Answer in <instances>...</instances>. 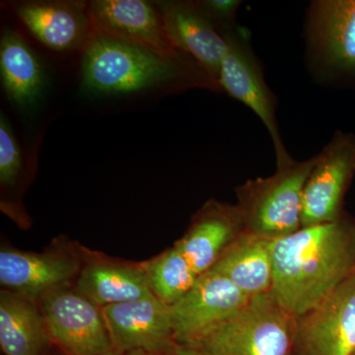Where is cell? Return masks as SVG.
I'll list each match as a JSON object with an SVG mask.
<instances>
[{
    "mask_svg": "<svg viewBox=\"0 0 355 355\" xmlns=\"http://www.w3.org/2000/svg\"><path fill=\"white\" fill-rule=\"evenodd\" d=\"M355 273V225L347 219L299 229L272 243V293L299 319Z\"/></svg>",
    "mask_w": 355,
    "mask_h": 355,
    "instance_id": "obj_1",
    "label": "cell"
},
{
    "mask_svg": "<svg viewBox=\"0 0 355 355\" xmlns=\"http://www.w3.org/2000/svg\"><path fill=\"white\" fill-rule=\"evenodd\" d=\"M172 83L217 85L205 72L189 69L183 60L98 33L84 50L83 85L92 94H127Z\"/></svg>",
    "mask_w": 355,
    "mask_h": 355,
    "instance_id": "obj_2",
    "label": "cell"
},
{
    "mask_svg": "<svg viewBox=\"0 0 355 355\" xmlns=\"http://www.w3.org/2000/svg\"><path fill=\"white\" fill-rule=\"evenodd\" d=\"M296 331L297 319L268 292L181 345L202 355H291Z\"/></svg>",
    "mask_w": 355,
    "mask_h": 355,
    "instance_id": "obj_3",
    "label": "cell"
},
{
    "mask_svg": "<svg viewBox=\"0 0 355 355\" xmlns=\"http://www.w3.org/2000/svg\"><path fill=\"white\" fill-rule=\"evenodd\" d=\"M316 162L294 161L277 166L268 178L249 180L237 189V205L245 229L265 239L275 240L301 229L303 190Z\"/></svg>",
    "mask_w": 355,
    "mask_h": 355,
    "instance_id": "obj_4",
    "label": "cell"
},
{
    "mask_svg": "<svg viewBox=\"0 0 355 355\" xmlns=\"http://www.w3.org/2000/svg\"><path fill=\"white\" fill-rule=\"evenodd\" d=\"M49 335L67 355H105L113 352L101 308L78 291L62 287L41 298Z\"/></svg>",
    "mask_w": 355,
    "mask_h": 355,
    "instance_id": "obj_5",
    "label": "cell"
},
{
    "mask_svg": "<svg viewBox=\"0 0 355 355\" xmlns=\"http://www.w3.org/2000/svg\"><path fill=\"white\" fill-rule=\"evenodd\" d=\"M354 171L355 135L338 132L316 155V162L306 181L301 228L342 217L343 197Z\"/></svg>",
    "mask_w": 355,
    "mask_h": 355,
    "instance_id": "obj_6",
    "label": "cell"
},
{
    "mask_svg": "<svg viewBox=\"0 0 355 355\" xmlns=\"http://www.w3.org/2000/svg\"><path fill=\"white\" fill-rule=\"evenodd\" d=\"M293 352L296 355H354L355 273L297 319Z\"/></svg>",
    "mask_w": 355,
    "mask_h": 355,
    "instance_id": "obj_7",
    "label": "cell"
},
{
    "mask_svg": "<svg viewBox=\"0 0 355 355\" xmlns=\"http://www.w3.org/2000/svg\"><path fill=\"white\" fill-rule=\"evenodd\" d=\"M228 50L221 62L218 85L231 97L252 110L272 137L277 155V165L292 160L287 153L277 127L272 93L266 85L258 62L249 46L240 36L227 33Z\"/></svg>",
    "mask_w": 355,
    "mask_h": 355,
    "instance_id": "obj_8",
    "label": "cell"
},
{
    "mask_svg": "<svg viewBox=\"0 0 355 355\" xmlns=\"http://www.w3.org/2000/svg\"><path fill=\"white\" fill-rule=\"evenodd\" d=\"M101 310L116 352L164 355L175 343L171 306L155 295Z\"/></svg>",
    "mask_w": 355,
    "mask_h": 355,
    "instance_id": "obj_9",
    "label": "cell"
},
{
    "mask_svg": "<svg viewBox=\"0 0 355 355\" xmlns=\"http://www.w3.org/2000/svg\"><path fill=\"white\" fill-rule=\"evenodd\" d=\"M95 32L182 60V55L166 32L158 6L144 0H97L89 2Z\"/></svg>",
    "mask_w": 355,
    "mask_h": 355,
    "instance_id": "obj_10",
    "label": "cell"
},
{
    "mask_svg": "<svg viewBox=\"0 0 355 355\" xmlns=\"http://www.w3.org/2000/svg\"><path fill=\"white\" fill-rule=\"evenodd\" d=\"M252 298L220 273H202L193 288L171 306L175 343L187 342L225 321Z\"/></svg>",
    "mask_w": 355,
    "mask_h": 355,
    "instance_id": "obj_11",
    "label": "cell"
},
{
    "mask_svg": "<svg viewBox=\"0 0 355 355\" xmlns=\"http://www.w3.org/2000/svg\"><path fill=\"white\" fill-rule=\"evenodd\" d=\"M157 6L166 32L177 50L195 60L218 85L221 62L228 50L225 36L216 31L200 3L167 1Z\"/></svg>",
    "mask_w": 355,
    "mask_h": 355,
    "instance_id": "obj_12",
    "label": "cell"
},
{
    "mask_svg": "<svg viewBox=\"0 0 355 355\" xmlns=\"http://www.w3.org/2000/svg\"><path fill=\"white\" fill-rule=\"evenodd\" d=\"M16 13L27 29L53 50H85L96 34L88 3L84 2H21Z\"/></svg>",
    "mask_w": 355,
    "mask_h": 355,
    "instance_id": "obj_13",
    "label": "cell"
},
{
    "mask_svg": "<svg viewBox=\"0 0 355 355\" xmlns=\"http://www.w3.org/2000/svg\"><path fill=\"white\" fill-rule=\"evenodd\" d=\"M78 270L76 259L64 254L0 252V284L6 291L32 301L64 286Z\"/></svg>",
    "mask_w": 355,
    "mask_h": 355,
    "instance_id": "obj_14",
    "label": "cell"
},
{
    "mask_svg": "<svg viewBox=\"0 0 355 355\" xmlns=\"http://www.w3.org/2000/svg\"><path fill=\"white\" fill-rule=\"evenodd\" d=\"M311 46L329 65L355 72V0H318L308 14Z\"/></svg>",
    "mask_w": 355,
    "mask_h": 355,
    "instance_id": "obj_15",
    "label": "cell"
},
{
    "mask_svg": "<svg viewBox=\"0 0 355 355\" xmlns=\"http://www.w3.org/2000/svg\"><path fill=\"white\" fill-rule=\"evenodd\" d=\"M244 230L238 207L210 202L175 247L200 275L214 268L222 254Z\"/></svg>",
    "mask_w": 355,
    "mask_h": 355,
    "instance_id": "obj_16",
    "label": "cell"
},
{
    "mask_svg": "<svg viewBox=\"0 0 355 355\" xmlns=\"http://www.w3.org/2000/svg\"><path fill=\"white\" fill-rule=\"evenodd\" d=\"M272 243L245 229L211 270L252 297L272 292Z\"/></svg>",
    "mask_w": 355,
    "mask_h": 355,
    "instance_id": "obj_17",
    "label": "cell"
},
{
    "mask_svg": "<svg viewBox=\"0 0 355 355\" xmlns=\"http://www.w3.org/2000/svg\"><path fill=\"white\" fill-rule=\"evenodd\" d=\"M49 335L34 301L13 292L0 293V347L6 355H43Z\"/></svg>",
    "mask_w": 355,
    "mask_h": 355,
    "instance_id": "obj_18",
    "label": "cell"
},
{
    "mask_svg": "<svg viewBox=\"0 0 355 355\" xmlns=\"http://www.w3.org/2000/svg\"><path fill=\"white\" fill-rule=\"evenodd\" d=\"M77 291L100 308L154 295L144 268L103 263L81 270Z\"/></svg>",
    "mask_w": 355,
    "mask_h": 355,
    "instance_id": "obj_19",
    "label": "cell"
},
{
    "mask_svg": "<svg viewBox=\"0 0 355 355\" xmlns=\"http://www.w3.org/2000/svg\"><path fill=\"white\" fill-rule=\"evenodd\" d=\"M0 71L11 101L20 107L36 103L44 85L43 65L24 40L9 30L3 33L0 42Z\"/></svg>",
    "mask_w": 355,
    "mask_h": 355,
    "instance_id": "obj_20",
    "label": "cell"
},
{
    "mask_svg": "<svg viewBox=\"0 0 355 355\" xmlns=\"http://www.w3.org/2000/svg\"><path fill=\"white\" fill-rule=\"evenodd\" d=\"M142 268L154 295L168 306L181 300L200 277L176 247L148 261Z\"/></svg>",
    "mask_w": 355,
    "mask_h": 355,
    "instance_id": "obj_21",
    "label": "cell"
},
{
    "mask_svg": "<svg viewBox=\"0 0 355 355\" xmlns=\"http://www.w3.org/2000/svg\"><path fill=\"white\" fill-rule=\"evenodd\" d=\"M22 167V155L17 140L6 116H0V182L2 186H13Z\"/></svg>",
    "mask_w": 355,
    "mask_h": 355,
    "instance_id": "obj_22",
    "label": "cell"
},
{
    "mask_svg": "<svg viewBox=\"0 0 355 355\" xmlns=\"http://www.w3.org/2000/svg\"><path fill=\"white\" fill-rule=\"evenodd\" d=\"M203 10L209 16L210 19L218 20L222 23H227L234 19L241 1L236 0H209L200 2Z\"/></svg>",
    "mask_w": 355,
    "mask_h": 355,
    "instance_id": "obj_23",
    "label": "cell"
},
{
    "mask_svg": "<svg viewBox=\"0 0 355 355\" xmlns=\"http://www.w3.org/2000/svg\"><path fill=\"white\" fill-rule=\"evenodd\" d=\"M164 355H202L196 352L195 349L191 347H186V345H181V343H175L174 345L168 349Z\"/></svg>",
    "mask_w": 355,
    "mask_h": 355,
    "instance_id": "obj_24",
    "label": "cell"
},
{
    "mask_svg": "<svg viewBox=\"0 0 355 355\" xmlns=\"http://www.w3.org/2000/svg\"><path fill=\"white\" fill-rule=\"evenodd\" d=\"M105 355H149L146 354V352H140V350H135V352H116V350H113V352H109V354Z\"/></svg>",
    "mask_w": 355,
    "mask_h": 355,
    "instance_id": "obj_25",
    "label": "cell"
},
{
    "mask_svg": "<svg viewBox=\"0 0 355 355\" xmlns=\"http://www.w3.org/2000/svg\"><path fill=\"white\" fill-rule=\"evenodd\" d=\"M354 355H355V352H354Z\"/></svg>",
    "mask_w": 355,
    "mask_h": 355,
    "instance_id": "obj_26",
    "label": "cell"
}]
</instances>
